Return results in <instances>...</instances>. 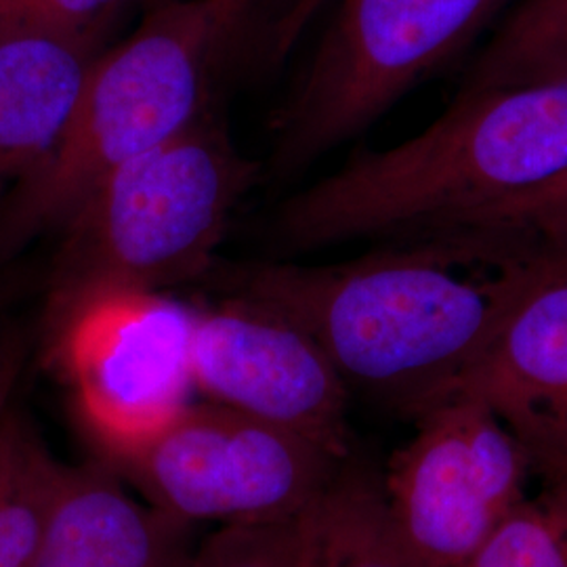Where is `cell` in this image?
I'll return each instance as SVG.
<instances>
[{
  "label": "cell",
  "mask_w": 567,
  "mask_h": 567,
  "mask_svg": "<svg viewBox=\"0 0 567 567\" xmlns=\"http://www.w3.org/2000/svg\"><path fill=\"white\" fill-rule=\"evenodd\" d=\"M567 175V76L456 95L419 135L362 150L278 204L269 246L416 244L456 234Z\"/></svg>",
  "instance_id": "cell-1"
},
{
  "label": "cell",
  "mask_w": 567,
  "mask_h": 567,
  "mask_svg": "<svg viewBox=\"0 0 567 567\" xmlns=\"http://www.w3.org/2000/svg\"><path fill=\"white\" fill-rule=\"evenodd\" d=\"M468 265L442 244H391L349 264L250 265L231 282L301 326L349 393L414 423L446 402L515 292V265L475 278Z\"/></svg>",
  "instance_id": "cell-2"
},
{
  "label": "cell",
  "mask_w": 567,
  "mask_h": 567,
  "mask_svg": "<svg viewBox=\"0 0 567 567\" xmlns=\"http://www.w3.org/2000/svg\"><path fill=\"white\" fill-rule=\"evenodd\" d=\"M224 51L203 0H164L97 53L53 150L0 204V265L61 229L114 171L200 121Z\"/></svg>",
  "instance_id": "cell-3"
},
{
  "label": "cell",
  "mask_w": 567,
  "mask_h": 567,
  "mask_svg": "<svg viewBox=\"0 0 567 567\" xmlns=\"http://www.w3.org/2000/svg\"><path fill=\"white\" fill-rule=\"evenodd\" d=\"M257 173L204 118L124 164L61 227L47 305L107 290L164 292L198 280Z\"/></svg>",
  "instance_id": "cell-4"
},
{
  "label": "cell",
  "mask_w": 567,
  "mask_h": 567,
  "mask_svg": "<svg viewBox=\"0 0 567 567\" xmlns=\"http://www.w3.org/2000/svg\"><path fill=\"white\" fill-rule=\"evenodd\" d=\"M95 446L145 503L194 526L295 519L351 461L215 402H189L158 425Z\"/></svg>",
  "instance_id": "cell-5"
},
{
  "label": "cell",
  "mask_w": 567,
  "mask_h": 567,
  "mask_svg": "<svg viewBox=\"0 0 567 567\" xmlns=\"http://www.w3.org/2000/svg\"><path fill=\"white\" fill-rule=\"evenodd\" d=\"M505 0H341L276 122L271 166L297 175L362 135L458 58Z\"/></svg>",
  "instance_id": "cell-6"
},
{
  "label": "cell",
  "mask_w": 567,
  "mask_h": 567,
  "mask_svg": "<svg viewBox=\"0 0 567 567\" xmlns=\"http://www.w3.org/2000/svg\"><path fill=\"white\" fill-rule=\"evenodd\" d=\"M381 475L386 511L419 567H461L527 498L526 452L486 405L450 398Z\"/></svg>",
  "instance_id": "cell-7"
},
{
  "label": "cell",
  "mask_w": 567,
  "mask_h": 567,
  "mask_svg": "<svg viewBox=\"0 0 567 567\" xmlns=\"http://www.w3.org/2000/svg\"><path fill=\"white\" fill-rule=\"evenodd\" d=\"M194 307L163 292L107 290L47 305L51 362L93 442L128 437L189 404Z\"/></svg>",
  "instance_id": "cell-8"
},
{
  "label": "cell",
  "mask_w": 567,
  "mask_h": 567,
  "mask_svg": "<svg viewBox=\"0 0 567 567\" xmlns=\"http://www.w3.org/2000/svg\"><path fill=\"white\" fill-rule=\"evenodd\" d=\"M192 379L208 402L351 458L349 389L320 344L276 309L238 292L194 307Z\"/></svg>",
  "instance_id": "cell-9"
},
{
  "label": "cell",
  "mask_w": 567,
  "mask_h": 567,
  "mask_svg": "<svg viewBox=\"0 0 567 567\" xmlns=\"http://www.w3.org/2000/svg\"><path fill=\"white\" fill-rule=\"evenodd\" d=\"M505 316L450 398L507 426L540 486L567 484V259L524 257Z\"/></svg>",
  "instance_id": "cell-10"
},
{
  "label": "cell",
  "mask_w": 567,
  "mask_h": 567,
  "mask_svg": "<svg viewBox=\"0 0 567 567\" xmlns=\"http://www.w3.org/2000/svg\"><path fill=\"white\" fill-rule=\"evenodd\" d=\"M198 527L145 503L102 458L65 465L34 567H194Z\"/></svg>",
  "instance_id": "cell-11"
},
{
  "label": "cell",
  "mask_w": 567,
  "mask_h": 567,
  "mask_svg": "<svg viewBox=\"0 0 567 567\" xmlns=\"http://www.w3.org/2000/svg\"><path fill=\"white\" fill-rule=\"evenodd\" d=\"M97 37L0 34V204L53 150Z\"/></svg>",
  "instance_id": "cell-12"
},
{
  "label": "cell",
  "mask_w": 567,
  "mask_h": 567,
  "mask_svg": "<svg viewBox=\"0 0 567 567\" xmlns=\"http://www.w3.org/2000/svg\"><path fill=\"white\" fill-rule=\"evenodd\" d=\"M65 465L20 405L0 412V567H34Z\"/></svg>",
  "instance_id": "cell-13"
},
{
  "label": "cell",
  "mask_w": 567,
  "mask_h": 567,
  "mask_svg": "<svg viewBox=\"0 0 567 567\" xmlns=\"http://www.w3.org/2000/svg\"><path fill=\"white\" fill-rule=\"evenodd\" d=\"M305 567H419L391 524L381 477L344 465L309 513Z\"/></svg>",
  "instance_id": "cell-14"
},
{
  "label": "cell",
  "mask_w": 567,
  "mask_h": 567,
  "mask_svg": "<svg viewBox=\"0 0 567 567\" xmlns=\"http://www.w3.org/2000/svg\"><path fill=\"white\" fill-rule=\"evenodd\" d=\"M567 76V0H522L468 70L458 95Z\"/></svg>",
  "instance_id": "cell-15"
},
{
  "label": "cell",
  "mask_w": 567,
  "mask_h": 567,
  "mask_svg": "<svg viewBox=\"0 0 567 567\" xmlns=\"http://www.w3.org/2000/svg\"><path fill=\"white\" fill-rule=\"evenodd\" d=\"M433 243L454 244L487 265L524 257L567 259V175L547 189Z\"/></svg>",
  "instance_id": "cell-16"
},
{
  "label": "cell",
  "mask_w": 567,
  "mask_h": 567,
  "mask_svg": "<svg viewBox=\"0 0 567 567\" xmlns=\"http://www.w3.org/2000/svg\"><path fill=\"white\" fill-rule=\"evenodd\" d=\"M461 567H567V484L527 496Z\"/></svg>",
  "instance_id": "cell-17"
},
{
  "label": "cell",
  "mask_w": 567,
  "mask_h": 567,
  "mask_svg": "<svg viewBox=\"0 0 567 567\" xmlns=\"http://www.w3.org/2000/svg\"><path fill=\"white\" fill-rule=\"evenodd\" d=\"M311 508L276 524L219 527L200 543L194 567H305Z\"/></svg>",
  "instance_id": "cell-18"
},
{
  "label": "cell",
  "mask_w": 567,
  "mask_h": 567,
  "mask_svg": "<svg viewBox=\"0 0 567 567\" xmlns=\"http://www.w3.org/2000/svg\"><path fill=\"white\" fill-rule=\"evenodd\" d=\"M131 0H0V34L55 32L97 37V28Z\"/></svg>",
  "instance_id": "cell-19"
},
{
  "label": "cell",
  "mask_w": 567,
  "mask_h": 567,
  "mask_svg": "<svg viewBox=\"0 0 567 567\" xmlns=\"http://www.w3.org/2000/svg\"><path fill=\"white\" fill-rule=\"evenodd\" d=\"M28 353V332L20 326L0 324V412L13 402Z\"/></svg>",
  "instance_id": "cell-20"
},
{
  "label": "cell",
  "mask_w": 567,
  "mask_h": 567,
  "mask_svg": "<svg viewBox=\"0 0 567 567\" xmlns=\"http://www.w3.org/2000/svg\"><path fill=\"white\" fill-rule=\"evenodd\" d=\"M208 7L224 47L236 41L252 20L259 0H203Z\"/></svg>",
  "instance_id": "cell-21"
},
{
  "label": "cell",
  "mask_w": 567,
  "mask_h": 567,
  "mask_svg": "<svg viewBox=\"0 0 567 567\" xmlns=\"http://www.w3.org/2000/svg\"><path fill=\"white\" fill-rule=\"evenodd\" d=\"M274 16L286 39H292L307 16L320 4V0H269Z\"/></svg>",
  "instance_id": "cell-22"
},
{
  "label": "cell",
  "mask_w": 567,
  "mask_h": 567,
  "mask_svg": "<svg viewBox=\"0 0 567 567\" xmlns=\"http://www.w3.org/2000/svg\"><path fill=\"white\" fill-rule=\"evenodd\" d=\"M13 292H16V288H13V280H11L9 276H0V318H2L4 309H7L9 303H11Z\"/></svg>",
  "instance_id": "cell-23"
}]
</instances>
